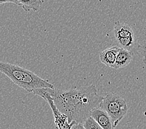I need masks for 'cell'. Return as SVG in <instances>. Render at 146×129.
Here are the masks:
<instances>
[{"mask_svg":"<svg viewBox=\"0 0 146 129\" xmlns=\"http://www.w3.org/2000/svg\"><path fill=\"white\" fill-rule=\"evenodd\" d=\"M0 72L8 77L16 85L29 93H33L39 89L55 88L54 86L47 80L18 65L0 62Z\"/></svg>","mask_w":146,"mask_h":129,"instance_id":"cell-2","label":"cell"},{"mask_svg":"<svg viewBox=\"0 0 146 129\" xmlns=\"http://www.w3.org/2000/svg\"><path fill=\"white\" fill-rule=\"evenodd\" d=\"M90 117L103 129H114L109 115L100 107L93 109Z\"/></svg>","mask_w":146,"mask_h":129,"instance_id":"cell-6","label":"cell"},{"mask_svg":"<svg viewBox=\"0 0 146 129\" xmlns=\"http://www.w3.org/2000/svg\"><path fill=\"white\" fill-rule=\"evenodd\" d=\"M18 2L19 6L21 7L26 12L37 11L44 3L41 0H18Z\"/></svg>","mask_w":146,"mask_h":129,"instance_id":"cell-9","label":"cell"},{"mask_svg":"<svg viewBox=\"0 0 146 129\" xmlns=\"http://www.w3.org/2000/svg\"><path fill=\"white\" fill-rule=\"evenodd\" d=\"M134 55V54L131 52L120 48L117 53L116 62L113 68L119 69L127 67L133 61Z\"/></svg>","mask_w":146,"mask_h":129,"instance_id":"cell-8","label":"cell"},{"mask_svg":"<svg viewBox=\"0 0 146 129\" xmlns=\"http://www.w3.org/2000/svg\"><path fill=\"white\" fill-rule=\"evenodd\" d=\"M33 94H34V95L41 97L42 98L46 100L48 103V105L51 108L52 111L54 122L58 129H72L73 125L76 122H72V123H69L68 117L58 110L56 106H55L53 99L52 98L47 89H37L34 91Z\"/></svg>","mask_w":146,"mask_h":129,"instance_id":"cell-5","label":"cell"},{"mask_svg":"<svg viewBox=\"0 0 146 129\" xmlns=\"http://www.w3.org/2000/svg\"><path fill=\"white\" fill-rule=\"evenodd\" d=\"M119 47L114 46L103 50L100 54V60L103 64L111 68H114Z\"/></svg>","mask_w":146,"mask_h":129,"instance_id":"cell-7","label":"cell"},{"mask_svg":"<svg viewBox=\"0 0 146 129\" xmlns=\"http://www.w3.org/2000/svg\"><path fill=\"white\" fill-rule=\"evenodd\" d=\"M99 107L109 115L114 128L126 116L128 110L125 99L112 92L108 93L103 96Z\"/></svg>","mask_w":146,"mask_h":129,"instance_id":"cell-3","label":"cell"},{"mask_svg":"<svg viewBox=\"0 0 146 129\" xmlns=\"http://www.w3.org/2000/svg\"><path fill=\"white\" fill-rule=\"evenodd\" d=\"M83 125L85 129H103L91 117H88Z\"/></svg>","mask_w":146,"mask_h":129,"instance_id":"cell-10","label":"cell"},{"mask_svg":"<svg viewBox=\"0 0 146 129\" xmlns=\"http://www.w3.org/2000/svg\"><path fill=\"white\" fill-rule=\"evenodd\" d=\"M72 129H85L83 124L75 123L72 127Z\"/></svg>","mask_w":146,"mask_h":129,"instance_id":"cell-12","label":"cell"},{"mask_svg":"<svg viewBox=\"0 0 146 129\" xmlns=\"http://www.w3.org/2000/svg\"><path fill=\"white\" fill-rule=\"evenodd\" d=\"M114 36L118 47L137 53L139 44L132 27L127 23L117 21L114 24Z\"/></svg>","mask_w":146,"mask_h":129,"instance_id":"cell-4","label":"cell"},{"mask_svg":"<svg viewBox=\"0 0 146 129\" xmlns=\"http://www.w3.org/2000/svg\"><path fill=\"white\" fill-rule=\"evenodd\" d=\"M6 3H13L15 4V0L13 1H0V5L1 4H6Z\"/></svg>","mask_w":146,"mask_h":129,"instance_id":"cell-13","label":"cell"},{"mask_svg":"<svg viewBox=\"0 0 146 129\" xmlns=\"http://www.w3.org/2000/svg\"><path fill=\"white\" fill-rule=\"evenodd\" d=\"M47 90L58 110L68 117L69 123H84L103 100L94 85L65 91L55 88Z\"/></svg>","mask_w":146,"mask_h":129,"instance_id":"cell-1","label":"cell"},{"mask_svg":"<svg viewBox=\"0 0 146 129\" xmlns=\"http://www.w3.org/2000/svg\"><path fill=\"white\" fill-rule=\"evenodd\" d=\"M137 52H139L141 55H142V58H143V63L146 64V42L142 43L139 45Z\"/></svg>","mask_w":146,"mask_h":129,"instance_id":"cell-11","label":"cell"}]
</instances>
